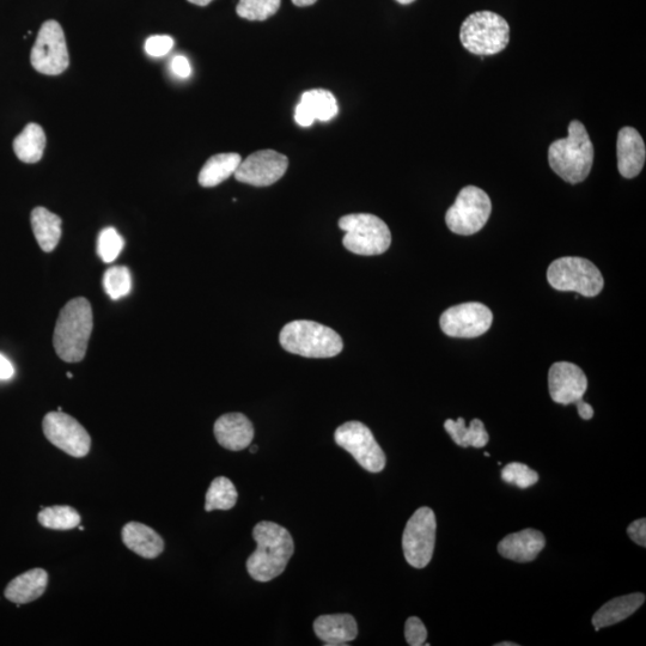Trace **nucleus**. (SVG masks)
<instances>
[{
	"mask_svg": "<svg viewBox=\"0 0 646 646\" xmlns=\"http://www.w3.org/2000/svg\"><path fill=\"white\" fill-rule=\"evenodd\" d=\"M257 550L247 560L253 580L266 583L283 574L294 554L295 544L288 529L273 522H260L253 530Z\"/></svg>",
	"mask_w": 646,
	"mask_h": 646,
	"instance_id": "f257e3e1",
	"label": "nucleus"
},
{
	"mask_svg": "<svg viewBox=\"0 0 646 646\" xmlns=\"http://www.w3.org/2000/svg\"><path fill=\"white\" fill-rule=\"evenodd\" d=\"M594 145L581 121H571L569 136L556 140L548 149V163L554 173L569 184L588 178L594 163Z\"/></svg>",
	"mask_w": 646,
	"mask_h": 646,
	"instance_id": "f03ea898",
	"label": "nucleus"
},
{
	"mask_svg": "<svg viewBox=\"0 0 646 646\" xmlns=\"http://www.w3.org/2000/svg\"><path fill=\"white\" fill-rule=\"evenodd\" d=\"M93 327V309L88 300L78 297L67 303L59 314L53 335L54 349L59 358L67 363L82 362L87 355Z\"/></svg>",
	"mask_w": 646,
	"mask_h": 646,
	"instance_id": "7ed1b4c3",
	"label": "nucleus"
},
{
	"mask_svg": "<svg viewBox=\"0 0 646 646\" xmlns=\"http://www.w3.org/2000/svg\"><path fill=\"white\" fill-rule=\"evenodd\" d=\"M286 352L306 358H332L344 349L343 339L321 323L297 320L288 323L279 335Z\"/></svg>",
	"mask_w": 646,
	"mask_h": 646,
	"instance_id": "20e7f679",
	"label": "nucleus"
},
{
	"mask_svg": "<svg viewBox=\"0 0 646 646\" xmlns=\"http://www.w3.org/2000/svg\"><path fill=\"white\" fill-rule=\"evenodd\" d=\"M460 40L462 46L475 56H495L508 47L510 27L508 22L495 12H474L463 21Z\"/></svg>",
	"mask_w": 646,
	"mask_h": 646,
	"instance_id": "39448f33",
	"label": "nucleus"
},
{
	"mask_svg": "<svg viewBox=\"0 0 646 646\" xmlns=\"http://www.w3.org/2000/svg\"><path fill=\"white\" fill-rule=\"evenodd\" d=\"M339 228L346 233L343 245L347 251L363 257L386 253L392 243L388 225L370 213H353L341 217Z\"/></svg>",
	"mask_w": 646,
	"mask_h": 646,
	"instance_id": "423d86ee",
	"label": "nucleus"
},
{
	"mask_svg": "<svg viewBox=\"0 0 646 646\" xmlns=\"http://www.w3.org/2000/svg\"><path fill=\"white\" fill-rule=\"evenodd\" d=\"M548 283L558 291H574L584 297H596L605 286L602 273L593 262L576 257L553 261L547 271Z\"/></svg>",
	"mask_w": 646,
	"mask_h": 646,
	"instance_id": "0eeeda50",
	"label": "nucleus"
},
{
	"mask_svg": "<svg viewBox=\"0 0 646 646\" xmlns=\"http://www.w3.org/2000/svg\"><path fill=\"white\" fill-rule=\"evenodd\" d=\"M492 203L489 195L481 188L467 186L457 195L449 207L446 222L450 231L462 236L479 233L489 221Z\"/></svg>",
	"mask_w": 646,
	"mask_h": 646,
	"instance_id": "6e6552de",
	"label": "nucleus"
},
{
	"mask_svg": "<svg viewBox=\"0 0 646 646\" xmlns=\"http://www.w3.org/2000/svg\"><path fill=\"white\" fill-rule=\"evenodd\" d=\"M437 522L434 511L419 508L407 522L402 535V550L407 563L416 569H424L434 556Z\"/></svg>",
	"mask_w": 646,
	"mask_h": 646,
	"instance_id": "1a4fd4ad",
	"label": "nucleus"
},
{
	"mask_svg": "<svg viewBox=\"0 0 646 646\" xmlns=\"http://www.w3.org/2000/svg\"><path fill=\"white\" fill-rule=\"evenodd\" d=\"M30 62L36 71L47 76H58L69 67L64 30L57 21L42 24L30 54Z\"/></svg>",
	"mask_w": 646,
	"mask_h": 646,
	"instance_id": "9d476101",
	"label": "nucleus"
},
{
	"mask_svg": "<svg viewBox=\"0 0 646 646\" xmlns=\"http://www.w3.org/2000/svg\"><path fill=\"white\" fill-rule=\"evenodd\" d=\"M338 446L350 453L365 471L380 473L386 467V455L373 432L361 422H347L334 434Z\"/></svg>",
	"mask_w": 646,
	"mask_h": 646,
	"instance_id": "9b49d317",
	"label": "nucleus"
},
{
	"mask_svg": "<svg viewBox=\"0 0 646 646\" xmlns=\"http://www.w3.org/2000/svg\"><path fill=\"white\" fill-rule=\"evenodd\" d=\"M493 314L483 303L469 302L449 308L440 319L444 334L452 338H478L492 326Z\"/></svg>",
	"mask_w": 646,
	"mask_h": 646,
	"instance_id": "f8f14e48",
	"label": "nucleus"
},
{
	"mask_svg": "<svg viewBox=\"0 0 646 646\" xmlns=\"http://www.w3.org/2000/svg\"><path fill=\"white\" fill-rule=\"evenodd\" d=\"M42 429L48 441L72 457L87 456L91 448L88 431L75 418L64 412L46 414Z\"/></svg>",
	"mask_w": 646,
	"mask_h": 646,
	"instance_id": "ddd939ff",
	"label": "nucleus"
},
{
	"mask_svg": "<svg viewBox=\"0 0 646 646\" xmlns=\"http://www.w3.org/2000/svg\"><path fill=\"white\" fill-rule=\"evenodd\" d=\"M288 167L285 155L274 150H260L242 161L234 175L242 184L268 187L282 179Z\"/></svg>",
	"mask_w": 646,
	"mask_h": 646,
	"instance_id": "4468645a",
	"label": "nucleus"
},
{
	"mask_svg": "<svg viewBox=\"0 0 646 646\" xmlns=\"http://www.w3.org/2000/svg\"><path fill=\"white\" fill-rule=\"evenodd\" d=\"M548 388L556 404L571 405L583 399L588 389L584 371L569 362L554 363L548 373Z\"/></svg>",
	"mask_w": 646,
	"mask_h": 646,
	"instance_id": "2eb2a0df",
	"label": "nucleus"
},
{
	"mask_svg": "<svg viewBox=\"0 0 646 646\" xmlns=\"http://www.w3.org/2000/svg\"><path fill=\"white\" fill-rule=\"evenodd\" d=\"M618 169L625 179L636 178L641 174L646 158L644 140L633 127H623L617 142Z\"/></svg>",
	"mask_w": 646,
	"mask_h": 646,
	"instance_id": "dca6fc26",
	"label": "nucleus"
},
{
	"mask_svg": "<svg viewBox=\"0 0 646 646\" xmlns=\"http://www.w3.org/2000/svg\"><path fill=\"white\" fill-rule=\"evenodd\" d=\"M215 436L219 444L231 452H241L249 446L254 438V426L245 414L228 413L217 419Z\"/></svg>",
	"mask_w": 646,
	"mask_h": 646,
	"instance_id": "f3484780",
	"label": "nucleus"
},
{
	"mask_svg": "<svg viewBox=\"0 0 646 646\" xmlns=\"http://www.w3.org/2000/svg\"><path fill=\"white\" fill-rule=\"evenodd\" d=\"M546 546L545 535L535 529L509 534L499 542L498 552L505 559L517 563L533 562Z\"/></svg>",
	"mask_w": 646,
	"mask_h": 646,
	"instance_id": "a211bd4d",
	"label": "nucleus"
},
{
	"mask_svg": "<svg viewBox=\"0 0 646 646\" xmlns=\"http://www.w3.org/2000/svg\"><path fill=\"white\" fill-rule=\"evenodd\" d=\"M314 631L326 645L341 646L355 641L358 626L350 614L321 615L314 621Z\"/></svg>",
	"mask_w": 646,
	"mask_h": 646,
	"instance_id": "6ab92c4d",
	"label": "nucleus"
},
{
	"mask_svg": "<svg viewBox=\"0 0 646 646\" xmlns=\"http://www.w3.org/2000/svg\"><path fill=\"white\" fill-rule=\"evenodd\" d=\"M121 535L125 546L139 557L155 559L164 551V541L161 536L143 523H127Z\"/></svg>",
	"mask_w": 646,
	"mask_h": 646,
	"instance_id": "aec40b11",
	"label": "nucleus"
},
{
	"mask_svg": "<svg viewBox=\"0 0 646 646\" xmlns=\"http://www.w3.org/2000/svg\"><path fill=\"white\" fill-rule=\"evenodd\" d=\"M47 584V572L44 569H33L12 580L5 589V597L20 607L44 595Z\"/></svg>",
	"mask_w": 646,
	"mask_h": 646,
	"instance_id": "412c9836",
	"label": "nucleus"
},
{
	"mask_svg": "<svg viewBox=\"0 0 646 646\" xmlns=\"http://www.w3.org/2000/svg\"><path fill=\"white\" fill-rule=\"evenodd\" d=\"M644 602L645 595L642 593L620 596L607 602L594 614L593 625L595 630L605 629V627L613 626L630 618L633 613H636L643 606Z\"/></svg>",
	"mask_w": 646,
	"mask_h": 646,
	"instance_id": "4be33fe9",
	"label": "nucleus"
},
{
	"mask_svg": "<svg viewBox=\"0 0 646 646\" xmlns=\"http://www.w3.org/2000/svg\"><path fill=\"white\" fill-rule=\"evenodd\" d=\"M32 221L33 233L38 241L42 251L51 253L57 248L62 237V218L45 209V207H35L30 216Z\"/></svg>",
	"mask_w": 646,
	"mask_h": 646,
	"instance_id": "5701e85b",
	"label": "nucleus"
},
{
	"mask_svg": "<svg viewBox=\"0 0 646 646\" xmlns=\"http://www.w3.org/2000/svg\"><path fill=\"white\" fill-rule=\"evenodd\" d=\"M444 429L457 446L462 448H484L490 441L489 432L486 431L485 425L480 419H473L469 428L463 418L448 419L444 423Z\"/></svg>",
	"mask_w": 646,
	"mask_h": 646,
	"instance_id": "b1692460",
	"label": "nucleus"
},
{
	"mask_svg": "<svg viewBox=\"0 0 646 646\" xmlns=\"http://www.w3.org/2000/svg\"><path fill=\"white\" fill-rule=\"evenodd\" d=\"M45 148L46 134L38 124H28L14 140L15 154L24 163H38L44 156Z\"/></svg>",
	"mask_w": 646,
	"mask_h": 646,
	"instance_id": "393cba45",
	"label": "nucleus"
},
{
	"mask_svg": "<svg viewBox=\"0 0 646 646\" xmlns=\"http://www.w3.org/2000/svg\"><path fill=\"white\" fill-rule=\"evenodd\" d=\"M242 158L239 154H218L209 158L199 174V184L205 188L216 187L228 180L239 168Z\"/></svg>",
	"mask_w": 646,
	"mask_h": 646,
	"instance_id": "a878e982",
	"label": "nucleus"
},
{
	"mask_svg": "<svg viewBox=\"0 0 646 646\" xmlns=\"http://www.w3.org/2000/svg\"><path fill=\"white\" fill-rule=\"evenodd\" d=\"M316 120H332L338 114V102L331 91L325 89L308 90L301 97V102Z\"/></svg>",
	"mask_w": 646,
	"mask_h": 646,
	"instance_id": "bb28decb",
	"label": "nucleus"
},
{
	"mask_svg": "<svg viewBox=\"0 0 646 646\" xmlns=\"http://www.w3.org/2000/svg\"><path fill=\"white\" fill-rule=\"evenodd\" d=\"M239 498L236 487L231 480L225 477H218L212 481L206 493L205 510L211 513L213 510L233 509Z\"/></svg>",
	"mask_w": 646,
	"mask_h": 646,
	"instance_id": "cd10ccee",
	"label": "nucleus"
},
{
	"mask_svg": "<svg viewBox=\"0 0 646 646\" xmlns=\"http://www.w3.org/2000/svg\"><path fill=\"white\" fill-rule=\"evenodd\" d=\"M38 520L42 527L53 530H71L81 524V515L67 505H57L40 511Z\"/></svg>",
	"mask_w": 646,
	"mask_h": 646,
	"instance_id": "c85d7f7f",
	"label": "nucleus"
},
{
	"mask_svg": "<svg viewBox=\"0 0 646 646\" xmlns=\"http://www.w3.org/2000/svg\"><path fill=\"white\" fill-rule=\"evenodd\" d=\"M103 288L113 301L121 300L132 290V277L126 266H114L106 271L103 276Z\"/></svg>",
	"mask_w": 646,
	"mask_h": 646,
	"instance_id": "c756f323",
	"label": "nucleus"
},
{
	"mask_svg": "<svg viewBox=\"0 0 646 646\" xmlns=\"http://www.w3.org/2000/svg\"><path fill=\"white\" fill-rule=\"evenodd\" d=\"M282 0H240L237 15L248 21H266L277 14Z\"/></svg>",
	"mask_w": 646,
	"mask_h": 646,
	"instance_id": "7c9ffc66",
	"label": "nucleus"
},
{
	"mask_svg": "<svg viewBox=\"0 0 646 646\" xmlns=\"http://www.w3.org/2000/svg\"><path fill=\"white\" fill-rule=\"evenodd\" d=\"M125 241L117 230L112 227L103 229L97 240V254L103 262L111 264L123 252Z\"/></svg>",
	"mask_w": 646,
	"mask_h": 646,
	"instance_id": "2f4dec72",
	"label": "nucleus"
},
{
	"mask_svg": "<svg viewBox=\"0 0 646 646\" xmlns=\"http://www.w3.org/2000/svg\"><path fill=\"white\" fill-rule=\"evenodd\" d=\"M502 479L505 483L528 489L539 481V474L520 462L509 463L502 469Z\"/></svg>",
	"mask_w": 646,
	"mask_h": 646,
	"instance_id": "473e14b6",
	"label": "nucleus"
},
{
	"mask_svg": "<svg viewBox=\"0 0 646 646\" xmlns=\"http://www.w3.org/2000/svg\"><path fill=\"white\" fill-rule=\"evenodd\" d=\"M405 637L408 645H424L426 638H428V630H426L423 621L417 617L408 618L405 625Z\"/></svg>",
	"mask_w": 646,
	"mask_h": 646,
	"instance_id": "72a5a7b5",
	"label": "nucleus"
},
{
	"mask_svg": "<svg viewBox=\"0 0 646 646\" xmlns=\"http://www.w3.org/2000/svg\"><path fill=\"white\" fill-rule=\"evenodd\" d=\"M174 46V40L172 36L168 35H154L150 36L145 42V51L151 57H164Z\"/></svg>",
	"mask_w": 646,
	"mask_h": 646,
	"instance_id": "f704fd0d",
	"label": "nucleus"
},
{
	"mask_svg": "<svg viewBox=\"0 0 646 646\" xmlns=\"http://www.w3.org/2000/svg\"><path fill=\"white\" fill-rule=\"evenodd\" d=\"M627 534H629L630 539L635 541L637 545L645 547L646 546V520L645 518H639V520L632 522L627 528Z\"/></svg>",
	"mask_w": 646,
	"mask_h": 646,
	"instance_id": "c9c22d12",
	"label": "nucleus"
},
{
	"mask_svg": "<svg viewBox=\"0 0 646 646\" xmlns=\"http://www.w3.org/2000/svg\"><path fill=\"white\" fill-rule=\"evenodd\" d=\"M172 70L180 78H188L192 72L191 64L184 56H178L173 59Z\"/></svg>",
	"mask_w": 646,
	"mask_h": 646,
	"instance_id": "e433bc0d",
	"label": "nucleus"
},
{
	"mask_svg": "<svg viewBox=\"0 0 646 646\" xmlns=\"http://www.w3.org/2000/svg\"><path fill=\"white\" fill-rule=\"evenodd\" d=\"M295 120L296 123L302 127H309L315 123V119L312 117V114L308 112V109L298 103L295 111Z\"/></svg>",
	"mask_w": 646,
	"mask_h": 646,
	"instance_id": "4c0bfd02",
	"label": "nucleus"
},
{
	"mask_svg": "<svg viewBox=\"0 0 646 646\" xmlns=\"http://www.w3.org/2000/svg\"><path fill=\"white\" fill-rule=\"evenodd\" d=\"M15 375L14 365L8 358L0 355V380H10Z\"/></svg>",
	"mask_w": 646,
	"mask_h": 646,
	"instance_id": "58836bf2",
	"label": "nucleus"
},
{
	"mask_svg": "<svg viewBox=\"0 0 646 646\" xmlns=\"http://www.w3.org/2000/svg\"><path fill=\"white\" fill-rule=\"evenodd\" d=\"M575 405L577 406L578 414H580L582 419L590 420L594 417V408L587 404V402H584L583 399L577 401Z\"/></svg>",
	"mask_w": 646,
	"mask_h": 646,
	"instance_id": "ea45409f",
	"label": "nucleus"
},
{
	"mask_svg": "<svg viewBox=\"0 0 646 646\" xmlns=\"http://www.w3.org/2000/svg\"><path fill=\"white\" fill-rule=\"evenodd\" d=\"M318 0H292V3H294L296 6H300V8H304V6H310L314 5Z\"/></svg>",
	"mask_w": 646,
	"mask_h": 646,
	"instance_id": "a19ab883",
	"label": "nucleus"
},
{
	"mask_svg": "<svg viewBox=\"0 0 646 646\" xmlns=\"http://www.w3.org/2000/svg\"><path fill=\"white\" fill-rule=\"evenodd\" d=\"M188 2L199 6H207L212 2V0H188Z\"/></svg>",
	"mask_w": 646,
	"mask_h": 646,
	"instance_id": "79ce46f5",
	"label": "nucleus"
},
{
	"mask_svg": "<svg viewBox=\"0 0 646 646\" xmlns=\"http://www.w3.org/2000/svg\"><path fill=\"white\" fill-rule=\"evenodd\" d=\"M396 2L402 5H408V4H412L413 2H416V0H396Z\"/></svg>",
	"mask_w": 646,
	"mask_h": 646,
	"instance_id": "37998d69",
	"label": "nucleus"
},
{
	"mask_svg": "<svg viewBox=\"0 0 646 646\" xmlns=\"http://www.w3.org/2000/svg\"><path fill=\"white\" fill-rule=\"evenodd\" d=\"M496 646H518L517 643H510V642H504V643H498Z\"/></svg>",
	"mask_w": 646,
	"mask_h": 646,
	"instance_id": "c03bdc74",
	"label": "nucleus"
},
{
	"mask_svg": "<svg viewBox=\"0 0 646 646\" xmlns=\"http://www.w3.org/2000/svg\"><path fill=\"white\" fill-rule=\"evenodd\" d=\"M258 450H259V447H258V446H254V447H252V448H251V453H252V454L257 453V452H258Z\"/></svg>",
	"mask_w": 646,
	"mask_h": 646,
	"instance_id": "a18cd8bd",
	"label": "nucleus"
},
{
	"mask_svg": "<svg viewBox=\"0 0 646 646\" xmlns=\"http://www.w3.org/2000/svg\"><path fill=\"white\" fill-rule=\"evenodd\" d=\"M67 377H69V379H72L73 375L71 373H67Z\"/></svg>",
	"mask_w": 646,
	"mask_h": 646,
	"instance_id": "49530a36",
	"label": "nucleus"
}]
</instances>
